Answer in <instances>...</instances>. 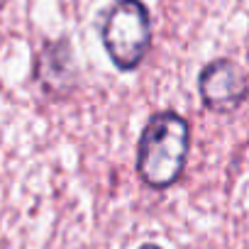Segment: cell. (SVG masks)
Segmentation results:
<instances>
[{"mask_svg":"<svg viewBox=\"0 0 249 249\" xmlns=\"http://www.w3.org/2000/svg\"><path fill=\"white\" fill-rule=\"evenodd\" d=\"M198 93L210 112H234L249 95V78L232 59H213L198 76Z\"/></svg>","mask_w":249,"mask_h":249,"instance_id":"3957f363","label":"cell"},{"mask_svg":"<svg viewBox=\"0 0 249 249\" xmlns=\"http://www.w3.org/2000/svg\"><path fill=\"white\" fill-rule=\"evenodd\" d=\"M188 149H191V127L183 115L174 110L152 115L137 144L140 178L154 191L174 186L186 169Z\"/></svg>","mask_w":249,"mask_h":249,"instance_id":"6da1fadb","label":"cell"},{"mask_svg":"<svg viewBox=\"0 0 249 249\" xmlns=\"http://www.w3.org/2000/svg\"><path fill=\"white\" fill-rule=\"evenodd\" d=\"M140 249H161V247H159V244H142Z\"/></svg>","mask_w":249,"mask_h":249,"instance_id":"277c9868","label":"cell"},{"mask_svg":"<svg viewBox=\"0 0 249 249\" xmlns=\"http://www.w3.org/2000/svg\"><path fill=\"white\" fill-rule=\"evenodd\" d=\"M103 47L120 71H135L152 47V20L142 0H117L100 27Z\"/></svg>","mask_w":249,"mask_h":249,"instance_id":"7a4b0ae2","label":"cell"}]
</instances>
